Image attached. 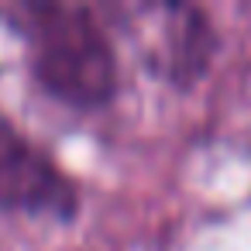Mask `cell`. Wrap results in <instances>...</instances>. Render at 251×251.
I'll return each instance as SVG.
<instances>
[{"label":"cell","instance_id":"6da1fadb","mask_svg":"<svg viewBox=\"0 0 251 251\" xmlns=\"http://www.w3.org/2000/svg\"><path fill=\"white\" fill-rule=\"evenodd\" d=\"M35 83L73 110L103 107L121 83L114 35L103 18L76 4H35L25 14Z\"/></svg>","mask_w":251,"mask_h":251},{"label":"cell","instance_id":"7a4b0ae2","mask_svg":"<svg viewBox=\"0 0 251 251\" xmlns=\"http://www.w3.org/2000/svg\"><path fill=\"white\" fill-rule=\"evenodd\" d=\"M114 31L127 42L134 59L172 86L200 79L213 55V28L200 7L186 4H121L110 7Z\"/></svg>","mask_w":251,"mask_h":251},{"label":"cell","instance_id":"3957f363","mask_svg":"<svg viewBox=\"0 0 251 251\" xmlns=\"http://www.w3.org/2000/svg\"><path fill=\"white\" fill-rule=\"evenodd\" d=\"M76 206L79 196L66 172L21 131L14 117L0 114V210L69 220Z\"/></svg>","mask_w":251,"mask_h":251},{"label":"cell","instance_id":"277c9868","mask_svg":"<svg viewBox=\"0 0 251 251\" xmlns=\"http://www.w3.org/2000/svg\"><path fill=\"white\" fill-rule=\"evenodd\" d=\"M28 83H35L28 28L18 14L0 11V114L14 117L11 107L21 103Z\"/></svg>","mask_w":251,"mask_h":251}]
</instances>
